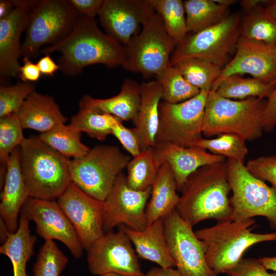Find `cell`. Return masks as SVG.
Masks as SVG:
<instances>
[{
  "label": "cell",
  "mask_w": 276,
  "mask_h": 276,
  "mask_svg": "<svg viewBox=\"0 0 276 276\" xmlns=\"http://www.w3.org/2000/svg\"><path fill=\"white\" fill-rule=\"evenodd\" d=\"M101 276H124V275H121L117 273H109L103 274Z\"/></svg>",
  "instance_id": "obj_54"
},
{
  "label": "cell",
  "mask_w": 276,
  "mask_h": 276,
  "mask_svg": "<svg viewBox=\"0 0 276 276\" xmlns=\"http://www.w3.org/2000/svg\"><path fill=\"white\" fill-rule=\"evenodd\" d=\"M130 156L112 145H97L84 156L70 160L71 181L93 198L104 201Z\"/></svg>",
  "instance_id": "obj_6"
},
{
  "label": "cell",
  "mask_w": 276,
  "mask_h": 276,
  "mask_svg": "<svg viewBox=\"0 0 276 276\" xmlns=\"http://www.w3.org/2000/svg\"><path fill=\"white\" fill-rule=\"evenodd\" d=\"M247 14L241 22L240 39L276 45V21L261 5Z\"/></svg>",
  "instance_id": "obj_32"
},
{
  "label": "cell",
  "mask_w": 276,
  "mask_h": 276,
  "mask_svg": "<svg viewBox=\"0 0 276 276\" xmlns=\"http://www.w3.org/2000/svg\"><path fill=\"white\" fill-rule=\"evenodd\" d=\"M226 165L232 192V219L264 217L271 229H276V190L252 174L244 163L227 159Z\"/></svg>",
  "instance_id": "obj_7"
},
{
  "label": "cell",
  "mask_w": 276,
  "mask_h": 276,
  "mask_svg": "<svg viewBox=\"0 0 276 276\" xmlns=\"http://www.w3.org/2000/svg\"><path fill=\"white\" fill-rule=\"evenodd\" d=\"M20 146L10 154L7 163L6 173L1 194V219L10 233L18 226V213L29 197L20 168Z\"/></svg>",
  "instance_id": "obj_21"
},
{
  "label": "cell",
  "mask_w": 276,
  "mask_h": 276,
  "mask_svg": "<svg viewBox=\"0 0 276 276\" xmlns=\"http://www.w3.org/2000/svg\"><path fill=\"white\" fill-rule=\"evenodd\" d=\"M57 201L87 250L105 233L103 201L89 196L72 182Z\"/></svg>",
  "instance_id": "obj_16"
},
{
  "label": "cell",
  "mask_w": 276,
  "mask_h": 276,
  "mask_svg": "<svg viewBox=\"0 0 276 276\" xmlns=\"http://www.w3.org/2000/svg\"><path fill=\"white\" fill-rule=\"evenodd\" d=\"M191 84L200 90L211 91L222 68L203 59L189 58L172 64Z\"/></svg>",
  "instance_id": "obj_33"
},
{
  "label": "cell",
  "mask_w": 276,
  "mask_h": 276,
  "mask_svg": "<svg viewBox=\"0 0 276 276\" xmlns=\"http://www.w3.org/2000/svg\"><path fill=\"white\" fill-rule=\"evenodd\" d=\"M29 221L21 212L17 230L10 233L0 247V253L7 256L12 264L13 276H27V263L33 255L37 239L30 232Z\"/></svg>",
  "instance_id": "obj_27"
},
{
  "label": "cell",
  "mask_w": 276,
  "mask_h": 276,
  "mask_svg": "<svg viewBox=\"0 0 276 276\" xmlns=\"http://www.w3.org/2000/svg\"><path fill=\"white\" fill-rule=\"evenodd\" d=\"M265 7L268 13L276 21V0L268 1Z\"/></svg>",
  "instance_id": "obj_52"
},
{
  "label": "cell",
  "mask_w": 276,
  "mask_h": 276,
  "mask_svg": "<svg viewBox=\"0 0 276 276\" xmlns=\"http://www.w3.org/2000/svg\"><path fill=\"white\" fill-rule=\"evenodd\" d=\"M154 13L148 0H104L98 16L106 34L125 46Z\"/></svg>",
  "instance_id": "obj_17"
},
{
  "label": "cell",
  "mask_w": 276,
  "mask_h": 276,
  "mask_svg": "<svg viewBox=\"0 0 276 276\" xmlns=\"http://www.w3.org/2000/svg\"><path fill=\"white\" fill-rule=\"evenodd\" d=\"M118 120L111 114L79 106V110L72 116L70 124L91 138L104 141L111 134L112 126Z\"/></svg>",
  "instance_id": "obj_35"
},
{
  "label": "cell",
  "mask_w": 276,
  "mask_h": 276,
  "mask_svg": "<svg viewBox=\"0 0 276 276\" xmlns=\"http://www.w3.org/2000/svg\"><path fill=\"white\" fill-rule=\"evenodd\" d=\"M145 276H181L176 269L163 268L154 267L151 268Z\"/></svg>",
  "instance_id": "obj_48"
},
{
  "label": "cell",
  "mask_w": 276,
  "mask_h": 276,
  "mask_svg": "<svg viewBox=\"0 0 276 276\" xmlns=\"http://www.w3.org/2000/svg\"><path fill=\"white\" fill-rule=\"evenodd\" d=\"M255 224L253 218L241 221L231 219L217 222L214 225L195 232L206 245V259L209 266L217 274L225 273L234 267L251 246L276 241V233L253 232Z\"/></svg>",
  "instance_id": "obj_5"
},
{
  "label": "cell",
  "mask_w": 276,
  "mask_h": 276,
  "mask_svg": "<svg viewBox=\"0 0 276 276\" xmlns=\"http://www.w3.org/2000/svg\"><path fill=\"white\" fill-rule=\"evenodd\" d=\"M193 147H198L211 153L221 156L227 159L244 163L248 150L246 140L240 135L232 133H223L214 139L201 138Z\"/></svg>",
  "instance_id": "obj_37"
},
{
  "label": "cell",
  "mask_w": 276,
  "mask_h": 276,
  "mask_svg": "<svg viewBox=\"0 0 276 276\" xmlns=\"http://www.w3.org/2000/svg\"><path fill=\"white\" fill-rule=\"evenodd\" d=\"M154 148L161 163L169 165L179 191L188 177L199 168L225 160L223 156L198 147L158 142Z\"/></svg>",
  "instance_id": "obj_20"
},
{
  "label": "cell",
  "mask_w": 276,
  "mask_h": 276,
  "mask_svg": "<svg viewBox=\"0 0 276 276\" xmlns=\"http://www.w3.org/2000/svg\"><path fill=\"white\" fill-rule=\"evenodd\" d=\"M131 241L138 257L163 268L176 267L167 244L163 219H159L141 231L120 225Z\"/></svg>",
  "instance_id": "obj_23"
},
{
  "label": "cell",
  "mask_w": 276,
  "mask_h": 276,
  "mask_svg": "<svg viewBox=\"0 0 276 276\" xmlns=\"http://www.w3.org/2000/svg\"><path fill=\"white\" fill-rule=\"evenodd\" d=\"M172 171L163 163L151 186L149 202L146 208L147 226L176 210L179 200Z\"/></svg>",
  "instance_id": "obj_26"
},
{
  "label": "cell",
  "mask_w": 276,
  "mask_h": 276,
  "mask_svg": "<svg viewBox=\"0 0 276 276\" xmlns=\"http://www.w3.org/2000/svg\"><path fill=\"white\" fill-rule=\"evenodd\" d=\"M141 100L140 84L132 79L124 80L120 93L106 99H97L86 95L79 106L89 107L100 112L111 114L122 122L137 120Z\"/></svg>",
  "instance_id": "obj_24"
},
{
  "label": "cell",
  "mask_w": 276,
  "mask_h": 276,
  "mask_svg": "<svg viewBox=\"0 0 276 276\" xmlns=\"http://www.w3.org/2000/svg\"><path fill=\"white\" fill-rule=\"evenodd\" d=\"M275 88L276 84H267L254 78H245L236 74L222 79L214 91L229 99L244 100L250 97L267 99Z\"/></svg>",
  "instance_id": "obj_31"
},
{
  "label": "cell",
  "mask_w": 276,
  "mask_h": 276,
  "mask_svg": "<svg viewBox=\"0 0 276 276\" xmlns=\"http://www.w3.org/2000/svg\"><path fill=\"white\" fill-rule=\"evenodd\" d=\"M166 238L181 276H218L206 259V245L176 210L163 219Z\"/></svg>",
  "instance_id": "obj_12"
},
{
  "label": "cell",
  "mask_w": 276,
  "mask_h": 276,
  "mask_svg": "<svg viewBox=\"0 0 276 276\" xmlns=\"http://www.w3.org/2000/svg\"><path fill=\"white\" fill-rule=\"evenodd\" d=\"M40 1H14V9L0 19V77L18 76L21 56L20 36L27 28L30 15Z\"/></svg>",
  "instance_id": "obj_19"
},
{
  "label": "cell",
  "mask_w": 276,
  "mask_h": 276,
  "mask_svg": "<svg viewBox=\"0 0 276 276\" xmlns=\"http://www.w3.org/2000/svg\"><path fill=\"white\" fill-rule=\"evenodd\" d=\"M141 100L135 127L132 128L140 145L141 150L154 147L158 129L159 105L162 100V88L156 80L140 84Z\"/></svg>",
  "instance_id": "obj_22"
},
{
  "label": "cell",
  "mask_w": 276,
  "mask_h": 276,
  "mask_svg": "<svg viewBox=\"0 0 276 276\" xmlns=\"http://www.w3.org/2000/svg\"><path fill=\"white\" fill-rule=\"evenodd\" d=\"M176 210L192 226L207 219H232L226 160L197 169L182 187Z\"/></svg>",
  "instance_id": "obj_2"
},
{
  "label": "cell",
  "mask_w": 276,
  "mask_h": 276,
  "mask_svg": "<svg viewBox=\"0 0 276 276\" xmlns=\"http://www.w3.org/2000/svg\"><path fill=\"white\" fill-rule=\"evenodd\" d=\"M267 2V0H243L240 2V5L248 13L261 5H265Z\"/></svg>",
  "instance_id": "obj_49"
},
{
  "label": "cell",
  "mask_w": 276,
  "mask_h": 276,
  "mask_svg": "<svg viewBox=\"0 0 276 276\" xmlns=\"http://www.w3.org/2000/svg\"><path fill=\"white\" fill-rule=\"evenodd\" d=\"M158 13L169 35L176 45L188 34L186 13L181 0H148Z\"/></svg>",
  "instance_id": "obj_34"
},
{
  "label": "cell",
  "mask_w": 276,
  "mask_h": 276,
  "mask_svg": "<svg viewBox=\"0 0 276 276\" xmlns=\"http://www.w3.org/2000/svg\"><path fill=\"white\" fill-rule=\"evenodd\" d=\"M176 45L169 35L160 15L155 12L125 45L126 60L123 68L144 77H157L171 65L170 59Z\"/></svg>",
  "instance_id": "obj_8"
},
{
  "label": "cell",
  "mask_w": 276,
  "mask_h": 276,
  "mask_svg": "<svg viewBox=\"0 0 276 276\" xmlns=\"http://www.w3.org/2000/svg\"><path fill=\"white\" fill-rule=\"evenodd\" d=\"M60 53L58 64L66 76L81 73L86 66L103 64L110 68L123 66L125 47L99 28L94 18L79 15L71 32L57 43L41 49L44 55Z\"/></svg>",
  "instance_id": "obj_1"
},
{
  "label": "cell",
  "mask_w": 276,
  "mask_h": 276,
  "mask_svg": "<svg viewBox=\"0 0 276 276\" xmlns=\"http://www.w3.org/2000/svg\"><path fill=\"white\" fill-rule=\"evenodd\" d=\"M32 82H19L12 86H0V118L17 113L27 97L35 91Z\"/></svg>",
  "instance_id": "obj_40"
},
{
  "label": "cell",
  "mask_w": 276,
  "mask_h": 276,
  "mask_svg": "<svg viewBox=\"0 0 276 276\" xmlns=\"http://www.w3.org/2000/svg\"><path fill=\"white\" fill-rule=\"evenodd\" d=\"M111 134L133 157L140 154L141 150L139 141L132 128H127L123 125L121 121L118 120L112 126Z\"/></svg>",
  "instance_id": "obj_43"
},
{
  "label": "cell",
  "mask_w": 276,
  "mask_h": 276,
  "mask_svg": "<svg viewBox=\"0 0 276 276\" xmlns=\"http://www.w3.org/2000/svg\"><path fill=\"white\" fill-rule=\"evenodd\" d=\"M259 259L267 270L276 272V256L263 257Z\"/></svg>",
  "instance_id": "obj_51"
},
{
  "label": "cell",
  "mask_w": 276,
  "mask_h": 276,
  "mask_svg": "<svg viewBox=\"0 0 276 276\" xmlns=\"http://www.w3.org/2000/svg\"><path fill=\"white\" fill-rule=\"evenodd\" d=\"M239 15H229L219 24L194 33H188L178 43L171 56V63L187 58H199L221 68L228 63L240 38Z\"/></svg>",
  "instance_id": "obj_9"
},
{
  "label": "cell",
  "mask_w": 276,
  "mask_h": 276,
  "mask_svg": "<svg viewBox=\"0 0 276 276\" xmlns=\"http://www.w3.org/2000/svg\"><path fill=\"white\" fill-rule=\"evenodd\" d=\"M86 251L88 267L93 274L145 276L132 243L121 226L118 231L104 233Z\"/></svg>",
  "instance_id": "obj_13"
},
{
  "label": "cell",
  "mask_w": 276,
  "mask_h": 276,
  "mask_svg": "<svg viewBox=\"0 0 276 276\" xmlns=\"http://www.w3.org/2000/svg\"><path fill=\"white\" fill-rule=\"evenodd\" d=\"M104 0H70L80 15L95 18L98 15Z\"/></svg>",
  "instance_id": "obj_44"
},
{
  "label": "cell",
  "mask_w": 276,
  "mask_h": 276,
  "mask_svg": "<svg viewBox=\"0 0 276 276\" xmlns=\"http://www.w3.org/2000/svg\"><path fill=\"white\" fill-rule=\"evenodd\" d=\"M23 65L20 66L18 76L22 82L32 83L38 81L41 74L37 64L27 57L23 58Z\"/></svg>",
  "instance_id": "obj_46"
},
{
  "label": "cell",
  "mask_w": 276,
  "mask_h": 276,
  "mask_svg": "<svg viewBox=\"0 0 276 276\" xmlns=\"http://www.w3.org/2000/svg\"><path fill=\"white\" fill-rule=\"evenodd\" d=\"M20 149L21 171L29 197L58 199L71 182L70 159L39 136L26 138Z\"/></svg>",
  "instance_id": "obj_3"
},
{
  "label": "cell",
  "mask_w": 276,
  "mask_h": 276,
  "mask_svg": "<svg viewBox=\"0 0 276 276\" xmlns=\"http://www.w3.org/2000/svg\"><path fill=\"white\" fill-rule=\"evenodd\" d=\"M162 164L154 147L141 151L127 166L126 179L128 186L137 191H144L151 187Z\"/></svg>",
  "instance_id": "obj_30"
},
{
  "label": "cell",
  "mask_w": 276,
  "mask_h": 276,
  "mask_svg": "<svg viewBox=\"0 0 276 276\" xmlns=\"http://www.w3.org/2000/svg\"><path fill=\"white\" fill-rule=\"evenodd\" d=\"M227 276H276L269 273L259 259L242 258L234 267L227 271Z\"/></svg>",
  "instance_id": "obj_42"
},
{
  "label": "cell",
  "mask_w": 276,
  "mask_h": 276,
  "mask_svg": "<svg viewBox=\"0 0 276 276\" xmlns=\"http://www.w3.org/2000/svg\"><path fill=\"white\" fill-rule=\"evenodd\" d=\"M245 74L267 84H276V45L240 38L235 56L222 68L212 90L224 78Z\"/></svg>",
  "instance_id": "obj_18"
},
{
  "label": "cell",
  "mask_w": 276,
  "mask_h": 276,
  "mask_svg": "<svg viewBox=\"0 0 276 276\" xmlns=\"http://www.w3.org/2000/svg\"><path fill=\"white\" fill-rule=\"evenodd\" d=\"M23 128L16 113L0 118V162L7 166L11 152L26 139Z\"/></svg>",
  "instance_id": "obj_39"
},
{
  "label": "cell",
  "mask_w": 276,
  "mask_h": 276,
  "mask_svg": "<svg viewBox=\"0 0 276 276\" xmlns=\"http://www.w3.org/2000/svg\"><path fill=\"white\" fill-rule=\"evenodd\" d=\"M39 137L59 153L69 159L80 158L90 150L81 140V132L71 125L58 124Z\"/></svg>",
  "instance_id": "obj_29"
},
{
  "label": "cell",
  "mask_w": 276,
  "mask_h": 276,
  "mask_svg": "<svg viewBox=\"0 0 276 276\" xmlns=\"http://www.w3.org/2000/svg\"><path fill=\"white\" fill-rule=\"evenodd\" d=\"M216 3L224 6H229L235 3L236 1L234 0H214Z\"/></svg>",
  "instance_id": "obj_53"
},
{
  "label": "cell",
  "mask_w": 276,
  "mask_h": 276,
  "mask_svg": "<svg viewBox=\"0 0 276 276\" xmlns=\"http://www.w3.org/2000/svg\"><path fill=\"white\" fill-rule=\"evenodd\" d=\"M183 5L188 34L216 25L229 15V6L214 0H186Z\"/></svg>",
  "instance_id": "obj_28"
},
{
  "label": "cell",
  "mask_w": 276,
  "mask_h": 276,
  "mask_svg": "<svg viewBox=\"0 0 276 276\" xmlns=\"http://www.w3.org/2000/svg\"><path fill=\"white\" fill-rule=\"evenodd\" d=\"M209 93L201 90L192 98L176 104L161 101L156 143L166 142L193 147L202 138L203 116Z\"/></svg>",
  "instance_id": "obj_11"
},
{
  "label": "cell",
  "mask_w": 276,
  "mask_h": 276,
  "mask_svg": "<svg viewBox=\"0 0 276 276\" xmlns=\"http://www.w3.org/2000/svg\"><path fill=\"white\" fill-rule=\"evenodd\" d=\"M41 74L52 76L58 70L60 67L56 63L49 54L45 55L36 63Z\"/></svg>",
  "instance_id": "obj_47"
},
{
  "label": "cell",
  "mask_w": 276,
  "mask_h": 276,
  "mask_svg": "<svg viewBox=\"0 0 276 276\" xmlns=\"http://www.w3.org/2000/svg\"><path fill=\"white\" fill-rule=\"evenodd\" d=\"M151 187L144 191L130 188L126 176L121 173L103 202V229L112 231L118 225H124L135 231L147 226L146 208Z\"/></svg>",
  "instance_id": "obj_14"
},
{
  "label": "cell",
  "mask_w": 276,
  "mask_h": 276,
  "mask_svg": "<svg viewBox=\"0 0 276 276\" xmlns=\"http://www.w3.org/2000/svg\"><path fill=\"white\" fill-rule=\"evenodd\" d=\"M68 260L53 240L45 241L33 267V276H59Z\"/></svg>",
  "instance_id": "obj_38"
},
{
  "label": "cell",
  "mask_w": 276,
  "mask_h": 276,
  "mask_svg": "<svg viewBox=\"0 0 276 276\" xmlns=\"http://www.w3.org/2000/svg\"><path fill=\"white\" fill-rule=\"evenodd\" d=\"M249 171L257 178L269 182L276 190V155L262 156L249 160Z\"/></svg>",
  "instance_id": "obj_41"
},
{
  "label": "cell",
  "mask_w": 276,
  "mask_h": 276,
  "mask_svg": "<svg viewBox=\"0 0 276 276\" xmlns=\"http://www.w3.org/2000/svg\"><path fill=\"white\" fill-rule=\"evenodd\" d=\"M80 15L70 0H42L32 11L21 43V56L36 57L40 48L54 45L72 30Z\"/></svg>",
  "instance_id": "obj_10"
},
{
  "label": "cell",
  "mask_w": 276,
  "mask_h": 276,
  "mask_svg": "<svg viewBox=\"0 0 276 276\" xmlns=\"http://www.w3.org/2000/svg\"><path fill=\"white\" fill-rule=\"evenodd\" d=\"M266 99L250 97L233 100L209 93L202 125V134L210 137L223 133L237 134L246 141L260 137Z\"/></svg>",
  "instance_id": "obj_4"
},
{
  "label": "cell",
  "mask_w": 276,
  "mask_h": 276,
  "mask_svg": "<svg viewBox=\"0 0 276 276\" xmlns=\"http://www.w3.org/2000/svg\"><path fill=\"white\" fill-rule=\"evenodd\" d=\"M20 212L36 225V233L45 241L57 240L63 243L76 258L83 247L69 219L57 201L29 197Z\"/></svg>",
  "instance_id": "obj_15"
},
{
  "label": "cell",
  "mask_w": 276,
  "mask_h": 276,
  "mask_svg": "<svg viewBox=\"0 0 276 276\" xmlns=\"http://www.w3.org/2000/svg\"><path fill=\"white\" fill-rule=\"evenodd\" d=\"M23 129L41 133L64 123L67 118L61 112L54 98L34 91L26 99L17 113Z\"/></svg>",
  "instance_id": "obj_25"
},
{
  "label": "cell",
  "mask_w": 276,
  "mask_h": 276,
  "mask_svg": "<svg viewBox=\"0 0 276 276\" xmlns=\"http://www.w3.org/2000/svg\"><path fill=\"white\" fill-rule=\"evenodd\" d=\"M266 100L263 119V127L264 130L269 132L276 126V88Z\"/></svg>",
  "instance_id": "obj_45"
},
{
  "label": "cell",
  "mask_w": 276,
  "mask_h": 276,
  "mask_svg": "<svg viewBox=\"0 0 276 276\" xmlns=\"http://www.w3.org/2000/svg\"><path fill=\"white\" fill-rule=\"evenodd\" d=\"M162 88V100L176 104L198 95L200 90L189 83L172 64L157 77Z\"/></svg>",
  "instance_id": "obj_36"
},
{
  "label": "cell",
  "mask_w": 276,
  "mask_h": 276,
  "mask_svg": "<svg viewBox=\"0 0 276 276\" xmlns=\"http://www.w3.org/2000/svg\"><path fill=\"white\" fill-rule=\"evenodd\" d=\"M14 1H0V19L8 16L14 9Z\"/></svg>",
  "instance_id": "obj_50"
}]
</instances>
